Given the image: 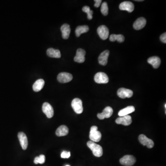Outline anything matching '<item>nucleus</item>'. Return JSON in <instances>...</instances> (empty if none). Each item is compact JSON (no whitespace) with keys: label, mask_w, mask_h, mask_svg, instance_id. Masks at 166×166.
I'll list each match as a JSON object with an SVG mask.
<instances>
[{"label":"nucleus","mask_w":166,"mask_h":166,"mask_svg":"<svg viewBox=\"0 0 166 166\" xmlns=\"http://www.w3.org/2000/svg\"><path fill=\"white\" fill-rule=\"evenodd\" d=\"M87 145L92 150L93 154L96 157H101L103 156V148L100 145L92 141H88L87 143Z\"/></svg>","instance_id":"1"},{"label":"nucleus","mask_w":166,"mask_h":166,"mask_svg":"<svg viewBox=\"0 0 166 166\" xmlns=\"http://www.w3.org/2000/svg\"><path fill=\"white\" fill-rule=\"evenodd\" d=\"M90 138L94 142H98L101 140L102 138L101 133L98 131L97 126H92L91 128L90 132Z\"/></svg>","instance_id":"2"},{"label":"nucleus","mask_w":166,"mask_h":166,"mask_svg":"<svg viewBox=\"0 0 166 166\" xmlns=\"http://www.w3.org/2000/svg\"><path fill=\"white\" fill-rule=\"evenodd\" d=\"M71 105L76 113L77 114L82 113L83 111V107L81 100L77 98L74 99L71 102Z\"/></svg>","instance_id":"3"},{"label":"nucleus","mask_w":166,"mask_h":166,"mask_svg":"<svg viewBox=\"0 0 166 166\" xmlns=\"http://www.w3.org/2000/svg\"><path fill=\"white\" fill-rule=\"evenodd\" d=\"M135 157L132 155H126L120 160L121 164L125 166H132L136 162Z\"/></svg>","instance_id":"4"},{"label":"nucleus","mask_w":166,"mask_h":166,"mask_svg":"<svg viewBox=\"0 0 166 166\" xmlns=\"http://www.w3.org/2000/svg\"><path fill=\"white\" fill-rule=\"evenodd\" d=\"M95 81L98 84H107L109 82V79L107 75L103 72H99L94 77Z\"/></svg>","instance_id":"5"},{"label":"nucleus","mask_w":166,"mask_h":166,"mask_svg":"<svg viewBox=\"0 0 166 166\" xmlns=\"http://www.w3.org/2000/svg\"><path fill=\"white\" fill-rule=\"evenodd\" d=\"M42 111L48 118H51L54 116V109L49 103H44L42 105Z\"/></svg>","instance_id":"6"},{"label":"nucleus","mask_w":166,"mask_h":166,"mask_svg":"<svg viewBox=\"0 0 166 166\" xmlns=\"http://www.w3.org/2000/svg\"><path fill=\"white\" fill-rule=\"evenodd\" d=\"M138 140L142 144L147 146L149 149H151L154 147V142L144 134H141L139 135V137H138Z\"/></svg>","instance_id":"7"},{"label":"nucleus","mask_w":166,"mask_h":166,"mask_svg":"<svg viewBox=\"0 0 166 166\" xmlns=\"http://www.w3.org/2000/svg\"><path fill=\"white\" fill-rule=\"evenodd\" d=\"M97 32L102 39L106 40L109 37V30L105 25L100 26L97 30Z\"/></svg>","instance_id":"8"},{"label":"nucleus","mask_w":166,"mask_h":166,"mask_svg":"<svg viewBox=\"0 0 166 166\" xmlns=\"http://www.w3.org/2000/svg\"><path fill=\"white\" fill-rule=\"evenodd\" d=\"M73 76L71 74L66 72L60 73L57 76L58 81L62 83L69 82L73 80Z\"/></svg>","instance_id":"9"},{"label":"nucleus","mask_w":166,"mask_h":166,"mask_svg":"<svg viewBox=\"0 0 166 166\" xmlns=\"http://www.w3.org/2000/svg\"><path fill=\"white\" fill-rule=\"evenodd\" d=\"M133 92L127 89L121 88L117 91V95L121 98H130L133 96Z\"/></svg>","instance_id":"10"},{"label":"nucleus","mask_w":166,"mask_h":166,"mask_svg":"<svg viewBox=\"0 0 166 166\" xmlns=\"http://www.w3.org/2000/svg\"><path fill=\"white\" fill-rule=\"evenodd\" d=\"M113 109L111 107H107L104 109L102 113H99L97 116L100 120H103L105 118H109L112 116Z\"/></svg>","instance_id":"11"},{"label":"nucleus","mask_w":166,"mask_h":166,"mask_svg":"<svg viewBox=\"0 0 166 166\" xmlns=\"http://www.w3.org/2000/svg\"><path fill=\"white\" fill-rule=\"evenodd\" d=\"M18 137L22 149H23L24 150H25L28 145V139L26 135L23 132H19Z\"/></svg>","instance_id":"12"},{"label":"nucleus","mask_w":166,"mask_h":166,"mask_svg":"<svg viewBox=\"0 0 166 166\" xmlns=\"http://www.w3.org/2000/svg\"><path fill=\"white\" fill-rule=\"evenodd\" d=\"M86 51L82 48H79L77 51L76 55L74 58L75 62L78 63H84L85 61Z\"/></svg>","instance_id":"13"},{"label":"nucleus","mask_w":166,"mask_h":166,"mask_svg":"<svg viewBox=\"0 0 166 166\" xmlns=\"http://www.w3.org/2000/svg\"><path fill=\"white\" fill-rule=\"evenodd\" d=\"M119 8L121 10L127 11L129 13H131L134 10V4L130 1H124L120 4Z\"/></svg>","instance_id":"14"},{"label":"nucleus","mask_w":166,"mask_h":166,"mask_svg":"<svg viewBox=\"0 0 166 166\" xmlns=\"http://www.w3.org/2000/svg\"><path fill=\"white\" fill-rule=\"evenodd\" d=\"M117 124H121L124 126H129L132 122V117L131 116L127 115L122 117H119L115 121Z\"/></svg>","instance_id":"15"},{"label":"nucleus","mask_w":166,"mask_h":166,"mask_svg":"<svg viewBox=\"0 0 166 166\" xmlns=\"http://www.w3.org/2000/svg\"><path fill=\"white\" fill-rule=\"evenodd\" d=\"M146 24V20L145 18L140 17L133 24V28L136 30L142 29Z\"/></svg>","instance_id":"16"},{"label":"nucleus","mask_w":166,"mask_h":166,"mask_svg":"<svg viewBox=\"0 0 166 166\" xmlns=\"http://www.w3.org/2000/svg\"><path fill=\"white\" fill-rule=\"evenodd\" d=\"M109 55V51L108 50L104 51L100 54L98 57V62L100 64L105 66L108 63V59Z\"/></svg>","instance_id":"17"},{"label":"nucleus","mask_w":166,"mask_h":166,"mask_svg":"<svg viewBox=\"0 0 166 166\" xmlns=\"http://www.w3.org/2000/svg\"><path fill=\"white\" fill-rule=\"evenodd\" d=\"M62 32V36L64 39H67L69 37L71 32L70 26L68 24H65L60 28Z\"/></svg>","instance_id":"18"},{"label":"nucleus","mask_w":166,"mask_h":166,"mask_svg":"<svg viewBox=\"0 0 166 166\" xmlns=\"http://www.w3.org/2000/svg\"><path fill=\"white\" fill-rule=\"evenodd\" d=\"M148 63L151 65L154 68H158L160 66L161 61L159 57H152L148 59Z\"/></svg>","instance_id":"19"},{"label":"nucleus","mask_w":166,"mask_h":166,"mask_svg":"<svg viewBox=\"0 0 166 166\" xmlns=\"http://www.w3.org/2000/svg\"><path fill=\"white\" fill-rule=\"evenodd\" d=\"M68 133L69 129L68 127L65 125H62L57 128L55 134L58 137H62L68 135Z\"/></svg>","instance_id":"20"},{"label":"nucleus","mask_w":166,"mask_h":166,"mask_svg":"<svg viewBox=\"0 0 166 166\" xmlns=\"http://www.w3.org/2000/svg\"><path fill=\"white\" fill-rule=\"evenodd\" d=\"M135 110V108L133 106H128L121 110L118 113V115L120 117L125 116L128 115L129 114L134 112Z\"/></svg>","instance_id":"21"},{"label":"nucleus","mask_w":166,"mask_h":166,"mask_svg":"<svg viewBox=\"0 0 166 166\" xmlns=\"http://www.w3.org/2000/svg\"><path fill=\"white\" fill-rule=\"evenodd\" d=\"M47 54L48 57L56 58H60L61 57L60 51L58 49L53 48H49L47 51Z\"/></svg>","instance_id":"22"},{"label":"nucleus","mask_w":166,"mask_h":166,"mask_svg":"<svg viewBox=\"0 0 166 166\" xmlns=\"http://www.w3.org/2000/svg\"><path fill=\"white\" fill-rule=\"evenodd\" d=\"M45 84L44 80L42 79H39L37 80L34 84L33 85V91L36 92H38L40 91L43 88Z\"/></svg>","instance_id":"23"},{"label":"nucleus","mask_w":166,"mask_h":166,"mask_svg":"<svg viewBox=\"0 0 166 166\" xmlns=\"http://www.w3.org/2000/svg\"><path fill=\"white\" fill-rule=\"evenodd\" d=\"M89 30V28L87 25L77 26L76 29V35L77 37H79L82 33L87 32Z\"/></svg>","instance_id":"24"},{"label":"nucleus","mask_w":166,"mask_h":166,"mask_svg":"<svg viewBox=\"0 0 166 166\" xmlns=\"http://www.w3.org/2000/svg\"><path fill=\"white\" fill-rule=\"evenodd\" d=\"M109 40L111 42L117 41L118 42H122L125 41V37L122 35L112 34L110 36Z\"/></svg>","instance_id":"25"},{"label":"nucleus","mask_w":166,"mask_h":166,"mask_svg":"<svg viewBox=\"0 0 166 166\" xmlns=\"http://www.w3.org/2000/svg\"><path fill=\"white\" fill-rule=\"evenodd\" d=\"M82 10L84 12L86 13L87 14V18L89 20H91L92 19V14H93V12L90 9L89 7L86 6L83 7Z\"/></svg>","instance_id":"26"},{"label":"nucleus","mask_w":166,"mask_h":166,"mask_svg":"<svg viewBox=\"0 0 166 166\" xmlns=\"http://www.w3.org/2000/svg\"><path fill=\"white\" fill-rule=\"evenodd\" d=\"M101 13L103 15L106 16L108 15L109 13V7L107 2H104L102 3L101 8Z\"/></svg>","instance_id":"27"},{"label":"nucleus","mask_w":166,"mask_h":166,"mask_svg":"<svg viewBox=\"0 0 166 166\" xmlns=\"http://www.w3.org/2000/svg\"><path fill=\"white\" fill-rule=\"evenodd\" d=\"M45 161V156L43 155H40L39 156H37L34 159L35 164H37L38 163L40 164H43Z\"/></svg>","instance_id":"28"},{"label":"nucleus","mask_w":166,"mask_h":166,"mask_svg":"<svg viewBox=\"0 0 166 166\" xmlns=\"http://www.w3.org/2000/svg\"><path fill=\"white\" fill-rule=\"evenodd\" d=\"M70 156L71 153L69 151H63L61 154V157L63 158H69Z\"/></svg>","instance_id":"29"},{"label":"nucleus","mask_w":166,"mask_h":166,"mask_svg":"<svg viewBox=\"0 0 166 166\" xmlns=\"http://www.w3.org/2000/svg\"><path fill=\"white\" fill-rule=\"evenodd\" d=\"M160 40L163 43H166V33H164L160 36Z\"/></svg>","instance_id":"30"},{"label":"nucleus","mask_w":166,"mask_h":166,"mask_svg":"<svg viewBox=\"0 0 166 166\" xmlns=\"http://www.w3.org/2000/svg\"><path fill=\"white\" fill-rule=\"evenodd\" d=\"M102 1L101 0H95V4L94 6L96 7H99L101 5L102 3Z\"/></svg>","instance_id":"31"},{"label":"nucleus","mask_w":166,"mask_h":166,"mask_svg":"<svg viewBox=\"0 0 166 166\" xmlns=\"http://www.w3.org/2000/svg\"><path fill=\"white\" fill-rule=\"evenodd\" d=\"M165 109H166V104H165Z\"/></svg>","instance_id":"32"},{"label":"nucleus","mask_w":166,"mask_h":166,"mask_svg":"<svg viewBox=\"0 0 166 166\" xmlns=\"http://www.w3.org/2000/svg\"><path fill=\"white\" fill-rule=\"evenodd\" d=\"M66 166H70V165H66Z\"/></svg>","instance_id":"33"}]
</instances>
